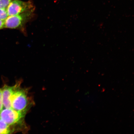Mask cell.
Segmentation results:
<instances>
[{
  "instance_id": "obj_1",
  "label": "cell",
  "mask_w": 134,
  "mask_h": 134,
  "mask_svg": "<svg viewBox=\"0 0 134 134\" xmlns=\"http://www.w3.org/2000/svg\"><path fill=\"white\" fill-rule=\"evenodd\" d=\"M33 11H27L16 15L8 16L4 20V27L16 29L23 27L32 18Z\"/></svg>"
},
{
  "instance_id": "obj_2",
  "label": "cell",
  "mask_w": 134,
  "mask_h": 134,
  "mask_svg": "<svg viewBox=\"0 0 134 134\" xmlns=\"http://www.w3.org/2000/svg\"><path fill=\"white\" fill-rule=\"evenodd\" d=\"M12 108L17 111L26 112L28 104L27 96L24 90L17 86L11 100Z\"/></svg>"
},
{
  "instance_id": "obj_3",
  "label": "cell",
  "mask_w": 134,
  "mask_h": 134,
  "mask_svg": "<svg viewBox=\"0 0 134 134\" xmlns=\"http://www.w3.org/2000/svg\"><path fill=\"white\" fill-rule=\"evenodd\" d=\"M32 3L31 1L24 2L19 0H13L7 8L8 16L16 15L26 12L34 10Z\"/></svg>"
},
{
  "instance_id": "obj_4",
  "label": "cell",
  "mask_w": 134,
  "mask_h": 134,
  "mask_svg": "<svg viewBox=\"0 0 134 134\" xmlns=\"http://www.w3.org/2000/svg\"><path fill=\"white\" fill-rule=\"evenodd\" d=\"M25 113L12 108H5L0 112V119L9 126L13 125L20 122L24 116Z\"/></svg>"
},
{
  "instance_id": "obj_5",
  "label": "cell",
  "mask_w": 134,
  "mask_h": 134,
  "mask_svg": "<svg viewBox=\"0 0 134 134\" xmlns=\"http://www.w3.org/2000/svg\"><path fill=\"white\" fill-rule=\"evenodd\" d=\"M17 86L10 87L5 85L2 90L3 106L5 108H11V100Z\"/></svg>"
},
{
  "instance_id": "obj_6",
  "label": "cell",
  "mask_w": 134,
  "mask_h": 134,
  "mask_svg": "<svg viewBox=\"0 0 134 134\" xmlns=\"http://www.w3.org/2000/svg\"><path fill=\"white\" fill-rule=\"evenodd\" d=\"M9 125L0 119V134L9 133Z\"/></svg>"
},
{
  "instance_id": "obj_7",
  "label": "cell",
  "mask_w": 134,
  "mask_h": 134,
  "mask_svg": "<svg viewBox=\"0 0 134 134\" xmlns=\"http://www.w3.org/2000/svg\"><path fill=\"white\" fill-rule=\"evenodd\" d=\"M8 16L6 8H0V20L4 21Z\"/></svg>"
},
{
  "instance_id": "obj_8",
  "label": "cell",
  "mask_w": 134,
  "mask_h": 134,
  "mask_svg": "<svg viewBox=\"0 0 134 134\" xmlns=\"http://www.w3.org/2000/svg\"><path fill=\"white\" fill-rule=\"evenodd\" d=\"M13 0H0V8H6Z\"/></svg>"
},
{
  "instance_id": "obj_9",
  "label": "cell",
  "mask_w": 134,
  "mask_h": 134,
  "mask_svg": "<svg viewBox=\"0 0 134 134\" xmlns=\"http://www.w3.org/2000/svg\"><path fill=\"white\" fill-rule=\"evenodd\" d=\"M3 106L2 91L1 89H0V112L2 110Z\"/></svg>"
},
{
  "instance_id": "obj_10",
  "label": "cell",
  "mask_w": 134,
  "mask_h": 134,
  "mask_svg": "<svg viewBox=\"0 0 134 134\" xmlns=\"http://www.w3.org/2000/svg\"><path fill=\"white\" fill-rule=\"evenodd\" d=\"M4 21L0 20V29L4 27Z\"/></svg>"
}]
</instances>
